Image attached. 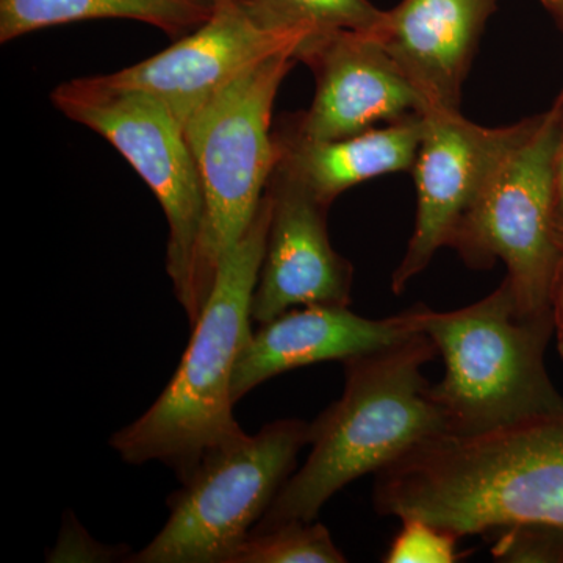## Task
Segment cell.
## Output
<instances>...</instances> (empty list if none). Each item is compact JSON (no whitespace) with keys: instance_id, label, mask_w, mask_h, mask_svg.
I'll use <instances>...</instances> for the list:
<instances>
[{"instance_id":"cell-1","label":"cell","mask_w":563,"mask_h":563,"mask_svg":"<svg viewBox=\"0 0 563 563\" xmlns=\"http://www.w3.org/2000/svg\"><path fill=\"white\" fill-rule=\"evenodd\" d=\"M374 509L457 533L563 529V412L477 435L442 433L376 473Z\"/></svg>"},{"instance_id":"cell-2","label":"cell","mask_w":563,"mask_h":563,"mask_svg":"<svg viewBox=\"0 0 563 563\" xmlns=\"http://www.w3.org/2000/svg\"><path fill=\"white\" fill-rule=\"evenodd\" d=\"M437 355L435 344L421 332L342 362V396L310 422L309 459L251 532L317 520L322 506L352 481L448 433L446 418L422 374Z\"/></svg>"},{"instance_id":"cell-3","label":"cell","mask_w":563,"mask_h":563,"mask_svg":"<svg viewBox=\"0 0 563 563\" xmlns=\"http://www.w3.org/2000/svg\"><path fill=\"white\" fill-rule=\"evenodd\" d=\"M273 199L266 188L250 229L221 262L176 373L139 420L110 446L131 465L163 462L181 481L202 454L243 432L233 417L232 377L252 335V296L265 255Z\"/></svg>"},{"instance_id":"cell-4","label":"cell","mask_w":563,"mask_h":563,"mask_svg":"<svg viewBox=\"0 0 563 563\" xmlns=\"http://www.w3.org/2000/svg\"><path fill=\"white\" fill-rule=\"evenodd\" d=\"M421 329L443 357L444 376L432 393L448 433L477 435L563 412L544 365L553 314L525 313L509 280L463 309L424 306Z\"/></svg>"},{"instance_id":"cell-5","label":"cell","mask_w":563,"mask_h":563,"mask_svg":"<svg viewBox=\"0 0 563 563\" xmlns=\"http://www.w3.org/2000/svg\"><path fill=\"white\" fill-rule=\"evenodd\" d=\"M296 63V51L257 63L185 124L203 199L191 325L201 317L221 262L254 221L276 169L279 152L272 131L273 106Z\"/></svg>"},{"instance_id":"cell-6","label":"cell","mask_w":563,"mask_h":563,"mask_svg":"<svg viewBox=\"0 0 563 563\" xmlns=\"http://www.w3.org/2000/svg\"><path fill=\"white\" fill-rule=\"evenodd\" d=\"M309 429L277 420L210 448L169 496L162 531L125 562L228 563L291 476Z\"/></svg>"},{"instance_id":"cell-7","label":"cell","mask_w":563,"mask_h":563,"mask_svg":"<svg viewBox=\"0 0 563 563\" xmlns=\"http://www.w3.org/2000/svg\"><path fill=\"white\" fill-rule=\"evenodd\" d=\"M52 103L69 120L110 141L154 192L169 228L166 272L190 318L203 199L184 125L154 96L114 87L103 76L58 85Z\"/></svg>"},{"instance_id":"cell-8","label":"cell","mask_w":563,"mask_h":563,"mask_svg":"<svg viewBox=\"0 0 563 563\" xmlns=\"http://www.w3.org/2000/svg\"><path fill=\"white\" fill-rule=\"evenodd\" d=\"M559 106L537 114L528 136L463 218L451 247L473 268L501 261L518 307L551 313V288L563 244L555 225L553 163Z\"/></svg>"},{"instance_id":"cell-9","label":"cell","mask_w":563,"mask_h":563,"mask_svg":"<svg viewBox=\"0 0 563 563\" xmlns=\"http://www.w3.org/2000/svg\"><path fill=\"white\" fill-rule=\"evenodd\" d=\"M536 117L484 128L461 110L431 109L422 117V135L412 173L417 220L409 246L391 277L396 295L424 272L433 255L451 246L455 232L515 147L528 136Z\"/></svg>"},{"instance_id":"cell-10","label":"cell","mask_w":563,"mask_h":563,"mask_svg":"<svg viewBox=\"0 0 563 563\" xmlns=\"http://www.w3.org/2000/svg\"><path fill=\"white\" fill-rule=\"evenodd\" d=\"M312 33L276 27L244 0H217L209 21L168 49L103 79L154 96L187 124L244 70L285 51L298 52Z\"/></svg>"},{"instance_id":"cell-11","label":"cell","mask_w":563,"mask_h":563,"mask_svg":"<svg viewBox=\"0 0 563 563\" xmlns=\"http://www.w3.org/2000/svg\"><path fill=\"white\" fill-rule=\"evenodd\" d=\"M296 58L317 84L310 109L284 128L298 139L339 140L424 113L420 95L374 32L313 33Z\"/></svg>"},{"instance_id":"cell-12","label":"cell","mask_w":563,"mask_h":563,"mask_svg":"<svg viewBox=\"0 0 563 563\" xmlns=\"http://www.w3.org/2000/svg\"><path fill=\"white\" fill-rule=\"evenodd\" d=\"M268 191L272 221L252 296V321L265 324L296 307H350L354 268L329 240V207L279 168Z\"/></svg>"},{"instance_id":"cell-13","label":"cell","mask_w":563,"mask_h":563,"mask_svg":"<svg viewBox=\"0 0 563 563\" xmlns=\"http://www.w3.org/2000/svg\"><path fill=\"white\" fill-rule=\"evenodd\" d=\"M424 306L384 320L355 314L346 306H303L287 310L252 331L232 377L233 401L277 374L313 365L344 362L391 346L421 333Z\"/></svg>"},{"instance_id":"cell-14","label":"cell","mask_w":563,"mask_h":563,"mask_svg":"<svg viewBox=\"0 0 563 563\" xmlns=\"http://www.w3.org/2000/svg\"><path fill=\"white\" fill-rule=\"evenodd\" d=\"M495 9L496 0H402L373 32L426 110H461L463 81Z\"/></svg>"},{"instance_id":"cell-15","label":"cell","mask_w":563,"mask_h":563,"mask_svg":"<svg viewBox=\"0 0 563 563\" xmlns=\"http://www.w3.org/2000/svg\"><path fill=\"white\" fill-rule=\"evenodd\" d=\"M422 117L412 114L339 140L309 141L285 129L274 132L276 168L301 181L331 207L342 192L385 174L412 172L422 135Z\"/></svg>"},{"instance_id":"cell-16","label":"cell","mask_w":563,"mask_h":563,"mask_svg":"<svg viewBox=\"0 0 563 563\" xmlns=\"http://www.w3.org/2000/svg\"><path fill=\"white\" fill-rule=\"evenodd\" d=\"M217 0H0V41L90 20L146 22L177 38L210 20Z\"/></svg>"},{"instance_id":"cell-17","label":"cell","mask_w":563,"mask_h":563,"mask_svg":"<svg viewBox=\"0 0 563 563\" xmlns=\"http://www.w3.org/2000/svg\"><path fill=\"white\" fill-rule=\"evenodd\" d=\"M257 16L276 27L309 33L373 32L385 11L369 0H244Z\"/></svg>"},{"instance_id":"cell-18","label":"cell","mask_w":563,"mask_h":563,"mask_svg":"<svg viewBox=\"0 0 563 563\" xmlns=\"http://www.w3.org/2000/svg\"><path fill=\"white\" fill-rule=\"evenodd\" d=\"M346 558L320 521H291L251 532L228 563H343Z\"/></svg>"},{"instance_id":"cell-19","label":"cell","mask_w":563,"mask_h":563,"mask_svg":"<svg viewBox=\"0 0 563 563\" xmlns=\"http://www.w3.org/2000/svg\"><path fill=\"white\" fill-rule=\"evenodd\" d=\"M401 523L385 563H453L462 558L457 533L417 517L402 518Z\"/></svg>"},{"instance_id":"cell-20","label":"cell","mask_w":563,"mask_h":563,"mask_svg":"<svg viewBox=\"0 0 563 563\" xmlns=\"http://www.w3.org/2000/svg\"><path fill=\"white\" fill-rule=\"evenodd\" d=\"M493 532H498L492 548L496 561L563 563L562 528L548 525H515Z\"/></svg>"},{"instance_id":"cell-21","label":"cell","mask_w":563,"mask_h":563,"mask_svg":"<svg viewBox=\"0 0 563 563\" xmlns=\"http://www.w3.org/2000/svg\"><path fill=\"white\" fill-rule=\"evenodd\" d=\"M121 554L117 548H106L101 543L87 536V532L77 523L76 518L66 521L65 529L62 531L60 542L55 547L54 553L49 555V561H110V558H117Z\"/></svg>"},{"instance_id":"cell-22","label":"cell","mask_w":563,"mask_h":563,"mask_svg":"<svg viewBox=\"0 0 563 563\" xmlns=\"http://www.w3.org/2000/svg\"><path fill=\"white\" fill-rule=\"evenodd\" d=\"M555 102L559 106V131L553 163L554 210L555 225L563 244V90Z\"/></svg>"},{"instance_id":"cell-23","label":"cell","mask_w":563,"mask_h":563,"mask_svg":"<svg viewBox=\"0 0 563 563\" xmlns=\"http://www.w3.org/2000/svg\"><path fill=\"white\" fill-rule=\"evenodd\" d=\"M551 314H553L554 333L558 336V347L563 361V257L555 272L553 288H551Z\"/></svg>"},{"instance_id":"cell-24","label":"cell","mask_w":563,"mask_h":563,"mask_svg":"<svg viewBox=\"0 0 563 563\" xmlns=\"http://www.w3.org/2000/svg\"><path fill=\"white\" fill-rule=\"evenodd\" d=\"M544 9L550 11L551 16L561 25L563 31V0H540Z\"/></svg>"}]
</instances>
